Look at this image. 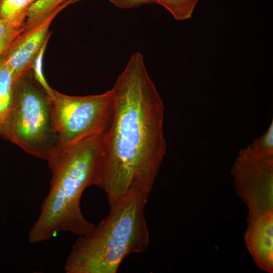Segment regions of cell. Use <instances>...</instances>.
<instances>
[{"instance_id": "6da1fadb", "label": "cell", "mask_w": 273, "mask_h": 273, "mask_svg": "<svg viewBox=\"0 0 273 273\" xmlns=\"http://www.w3.org/2000/svg\"><path fill=\"white\" fill-rule=\"evenodd\" d=\"M111 90L113 114L98 186L110 208L133 189L152 191L167 148L163 102L141 53L130 56Z\"/></svg>"}, {"instance_id": "7a4b0ae2", "label": "cell", "mask_w": 273, "mask_h": 273, "mask_svg": "<svg viewBox=\"0 0 273 273\" xmlns=\"http://www.w3.org/2000/svg\"><path fill=\"white\" fill-rule=\"evenodd\" d=\"M105 135H92L60 149L47 160L52 173L50 188L29 231L31 244L61 232L80 236L93 231L96 225L83 216L80 200L87 188L99 184Z\"/></svg>"}, {"instance_id": "3957f363", "label": "cell", "mask_w": 273, "mask_h": 273, "mask_svg": "<svg viewBox=\"0 0 273 273\" xmlns=\"http://www.w3.org/2000/svg\"><path fill=\"white\" fill-rule=\"evenodd\" d=\"M151 191L133 189L90 233L80 236L66 258V273H116L124 259L148 248L145 207Z\"/></svg>"}, {"instance_id": "277c9868", "label": "cell", "mask_w": 273, "mask_h": 273, "mask_svg": "<svg viewBox=\"0 0 273 273\" xmlns=\"http://www.w3.org/2000/svg\"><path fill=\"white\" fill-rule=\"evenodd\" d=\"M0 136L47 161L57 150L51 97L35 80L31 69L14 82L11 107Z\"/></svg>"}, {"instance_id": "5b68a950", "label": "cell", "mask_w": 273, "mask_h": 273, "mask_svg": "<svg viewBox=\"0 0 273 273\" xmlns=\"http://www.w3.org/2000/svg\"><path fill=\"white\" fill-rule=\"evenodd\" d=\"M51 99L52 122L58 141L57 151L108 131L113 114L111 89L85 96H71L54 90Z\"/></svg>"}, {"instance_id": "8992f818", "label": "cell", "mask_w": 273, "mask_h": 273, "mask_svg": "<svg viewBox=\"0 0 273 273\" xmlns=\"http://www.w3.org/2000/svg\"><path fill=\"white\" fill-rule=\"evenodd\" d=\"M231 173L237 195L248 207V223L273 211V151L253 144L241 150Z\"/></svg>"}, {"instance_id": "52a82bcc", "label": "cell", "mask_w": 273, "mask_h": 273, "mask_svg": "<svg viewBox=\"0 0 273 273\" xmlns=\"http://www.w3.org/2000/svg\"><path fill=\"white\" fill-rule=\"evenodd\" d=\"M60 6L40 22L24 30L2 55L11 70L15 81L31 69L32 61L44 40L51 35L50 26L57 15L70 5Z\"/></svg>"}, {"instance_id": "ba28073f", "label": "cell", "mask_w": 273, "mask_h": 273, "mask_svg": "<svg viewBox=\"0 0 273 273\" xmlns=\"http://www.w3.org/2000/svg\"><path fill=\"white\" fill-rule=\"evenodd\" d=\"M246 247L261 269L273 272V211L248 223L244 236Z\"/></svg>"}, {"instance_id": "9c48e42d", "label": "cell", "mask_w": 273, "mask_h": 273, "mask_svg": "<svg viewBox=\"0 0 273 273\" xmlns=\"http://www.w3.org/2000/svg\"><path fill=\"white\" fill-rule=\"evenodd\" d=\"M15 80L11 72L0 57V134L9 113L13 97Z\"/></svg>"}, {"instance_id": "30bf717a", "label": "cell", "mask_w": 273, "mask_h": 273, "mask_svg": "<svg viewBox=\"0 0 273 273\" xmlns=\"http://www.w3.org/2000/svg\"><path fill=\"white\" fill-rule=\"evenodd\" d=\"M39 0H0V19L19 27H24L27 12Z\"/></svg>"}, {"instance_id": "8fae6325", "label": "cell", "mask_w": 273, "mask_h": 273, "mask_svg": "<svg viewBox=\"0 0 273 273\" xmlns=\"http://www.w3.org/2000/svg\"><path fill=\"white\" fill-rule=\"evenodd\" d=\"M80 1L81 0H39L29 8L24 27L26 29L30 28L65 3L73 4Z\"/></svg>"}, {"instance_id": "7c38bea8", "label": "cell", "mask_w": 273, "mask_h": 273, "mask_svg": "<svg viewBox=\"0 0 273 273\" xmlns=\"http://www.w3.org/2000/svg\"><path fill=\"white\" fill-rule=\"evenodd\" d=\"M199 0H154V3L161 5L177 21L192 17Z\"/></svg>"}, {"instance_id": "4fadbf2b", "label": "cell", "mask_w": 273, "mask_h": 273, "mask_svg": "<svg viewBox=\"0 0 273 273\" xmlns=\"http://www.w3.org/2000/svg\"><path fill=\"white\" fill-rule=\"evenodd\" d=\"M50 36H48L44 40L35 55L31 64V70H32L35 80L51 97L53 96L54 89H52L48 83L44 76L42 67L43 57Z\"/></svg>"}, {"instance_id": "5bb4252c", "label": "cell", "mask_w": 273, "mask_h": 273, "mask_svg": "<svg viewBox=\"0 0 273 273\" xmlns=\"http://www.w3.org/2000/svg\"><path fill=\"white\" fill-rule=\"evenodd\" d=\"M24 30V27L15 26L0 19V57Z\"/></svg>"}, {"instance_id": "9a60e30c", "label": "cell", "mask_w": 273, "mask_h": 273, "mask_svg": "<svg viewBox=\"0 0 273 273\" xmlns=\"http://www.w3.org/2000/svg\"><path fill=\"white\" fill-rule=\"evenodd\" d=\"M253 144L261 149L268 151H273V121L267 131L262 136L255 140Z\"/></svg>"}, {"instance_id": "2e32d148", "label": "cell", "mask_w": 273, "mask_h": 273, "mask_svg": "<svg viewBox=\"0 0 273 273\" xmlns=\"http://www.w3.org/2000/svg\"><path fill=\"white\" fill-rule=\"evenodd\" d=\"M109 1L116 7L123 9H131L154 3V0H109Z\"/></svg>"}]
</instances>
